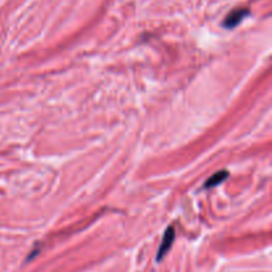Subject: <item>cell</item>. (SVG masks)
I'll return each mask as SVG.
<instances>
[{"label":"cell","instance_id":"6da1fadb","mask_svg":"<svg viewBox=\"0 0 272 272\" xmlns=\"http://www.w3.org/2000/svg\"><path fill=\"white\" fill-rule=\"evenodd\" d=\"M250 15V10L248 8H235L234 11L228 13L223 20V27L227 29H232L238 27L246 19L247 16Z\"/></svg>","mask_w":272,"mask_h":272},{"label":"cell","instance_id":"7a4b0ae2","mask_svg":"<svg viewBox=\"0 0 272 272\" xmlns=\"http://www.w3.org/2000/svg\"><path fill=\"white\" fill-rule=\"evenodd\" d=\"M174 239H175L174 228L169 227L168 230L165 231L164 239H162V243H161V246H159L158 255H157V260H158V262H161L162 258H164L165 255L169 252V250H170V247H171V244H173V242H174Z\"/></svg>","mask_w":272,"mask_h":272},{"label":"cell","instance_id":"3957f363","mask_svg":"<svg viewBox=\"0 0 272 272\" xmlns=\"http://www.w3.org/2000/svg\"><path fill=\"white\" fill-rule=\"evenodd\" d=\"M227 177H228V171L226 170L218 171V173H215L212 177H210L209 179H207V182L205 184V187L206 189H211V187L218 186V185L222 184L223 180L227 179Z\"/></svg>","mask_w":272,"mask_h":272}]
</instances>
